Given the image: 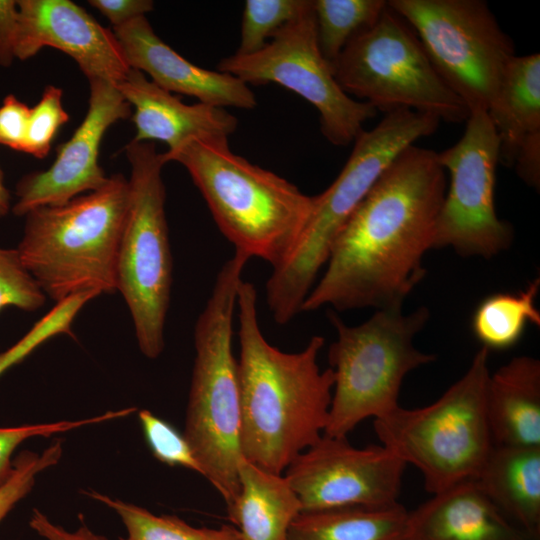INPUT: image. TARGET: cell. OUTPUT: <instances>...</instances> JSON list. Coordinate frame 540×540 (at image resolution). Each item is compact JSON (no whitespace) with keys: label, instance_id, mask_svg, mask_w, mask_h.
<instances>
[{"label":"cell","instance_id":"4","mask_svg":"<svg viewBox=\"0 0 540 540\" xmlns=\"http://www.w3.org/2000/svg\"><path fill=\"white\" fill-rule=\"evenodd\" d=\"M249 260L235 251L222 265L197 318L183 433L202 467V476L219 492L227 508L240 492L241 403L232 337L238 286Z\"/></svg>","mask_w":540,"mask_h":540},{"label":"cell","instance_id":"24","mask_svg":"<svg viewBox=\"0 0 540 540\" xmlns=\"http://www.w3.org/2000/svg\"><path fill=\"white\" fill-rule=\"evenodd\" d=\"M408 511L391 507L301 512L286 540H405Z\"/></svg>","mask_w":540,"mask_h":540},{"label":"cell","instance_id":"30","mask_svg":"<svg viewBox=\"0 0 540 540\" xmlns=\"http://www.w3.org/2000/svg\"><path fill=\"white\" fill-rule=\"evenodd\" d=\"M62 453V442L55 440L41 453L24 450L13 460L12 473L0 487V523L31 491L36 477L59 462Z\"/></svg>","mask_w":540,"mask_h":540},{"label":"cell","instance_id":"29","mask_svg":"<svg viewBox=\"0 0 540 540\" xmlns=\"http://www.w3.org/2000/svg\"><path fill=\"white\" fill-rule=\"evenodd\" d=\"M135 411V407H126L80 420L0 428V487L9 479L12 473L13 461L11 458L15 449L25 440L37 436L49 437L83 426L120 419L131 415Z\"/></svg>","mask_w":540,"mask_h":540},{"label":"cell","instance_id":"18","mask_svg":"<svg viewBox=\"0 0 540 540\" xmlns=\"http://www.w3.org/2000/svg\"><path fill=\"white\" fill-rule=\"evenodd\" d=\"M114 85L134 108L131 116L136 141H160L168 146L167 151H171L191 138L204 135L229 137L237 129V118L225 108L201 102L185 104L139 70L130 68Z\"/></svg>","mask_w":540,"mask_h":540},{"label":"cell","instance_id":"3","mask_svg":"<svg viewBox=\"0 0 540 540\" xmlns=\"http://www.w3.org/2000/svg\"><path fill=\"white\" fill-rule=\"evenodd\" d=\"M162 157L186 168L236 252L273 269L289 256L309 219L313 196L235 154L225 135L191 138Z\"/></svg>","mask_w":540,"mask_h":540},{"label":"cell","instance_id":"27","mask_svg":"<svg viewBox=\"0 0 540 540\" xmlns=\"http://www.w3.org/2000/svg\"><path fill=\"white\" fill-rule=\"evenodd\" d=\"M312 7L320 50L333 68L346 45L378 20L387 1L313 0Z\"/></svg>","mask_w":540,"mask_h":540},{"label":"cell","instance_id":"15","mask_svg":"<svg viewBox=\"0 0 540 540\" xmlns=\"http://www.w3.org/2000/svg\"><path fill=\"white\" fill-rule=\"evenodd\" d=\"M85 118L72 137L57 149L46 170L25 174L16 184L11 212L25 216L47 205H60L102 187L108 180L99 164V151L106 131L115 122L132 115L130 104L113 83L90 80Z\"/></svg>","mask_w":540,"mask_h":540},{"label":"cell","instance_id":"21","mask_svg":"<svg viewBox=\"0 0 540 540\" xmlns=\"http://www.w3.org/2000/svg\"><path fill=\"white\" fill-rule=\"evenodd\" d=\"M515 526L540 536V447L493 445L473 479Z\"/></svg>","mask_w":540,"mask_h":540},{"label":"cell","instance_id":"39","mask_svg":"<svg viewBox=\"0 0 540 540\" xmlns=\"http://www.w3.org/2000/svg\"><path fill=\"white\" fill-rule=\"evenodd\" d=\"M513 166L518 176L527 185L539 189L540 186V134L527 139L520 147Z\"/></svg>","mask_w":540,"mask_h":540},{"label":"cell","instance_id":"13","mask_svg":"<svg viewBox=\"0 0 540 540\" xmlns=\"http://www.w3.org/2000/svg\"><path fill=\"white\" fill-rule=\"evenodd\" d=\"M464 134L437 153L450 183L439 212L433 248L451 247L463 257L491 258L513 241L512 225L495 209L498 134L483 110L470 111Z\"/></svg>","mask_w":540,"mask_h":540},{"label":"cell","instance_id":"38","mask_svg":"<svg viewBox=\"0 0 540 540\" xmlns=\"http://www.w3.org/2000/svg\"><path fill=\"white\" fill-rule=\"evenodd\" d=\"M29 525L44 540H109L82 523L76 530L68 531L53 523L44 513L34 509Z\"/></svg>","mask_w":540,"mask_h":540},{"label":"cell","instance_id":"37","mask_svg":"<svg viewBox=\"0 0 540 540\" xmlns=\"http://www.w3.org/2000/svg\"><path fill=\"white\" fill-rule=\"evenodd\" d=\"M18 32L17 0H0V66L10 67L16 59Z\"/></svg>","mask_w":540,"mask_h":540},{"label":"cell","instance_id":"6","mask_svg":"<svg viewBox=\"0 0 540 540\" xmlns=\"http://www.w3.org/2000/svg\"><path fill=\"white\" fill-rule=\"evenodd\" d=\"M439 123L433 115L399 109L386 113L374 128L355 138L337 178L313 196L309 219L293 250L272 269L266 282L267 305L278 325L302 312L339 232L383 172L403 149L432 135Z\"/></svg>","mask_w":540,"mask_h":540},{"label":"cell","instance_id":"32","mask_svg":"<svg viewBox=\"0 0 540 540\" xmlns=\"http://www.w3.org/2000/svg\"><path fill=\"white\" fill-rule=\"evenodd\" d=\"M63 91L47 85L38 103L31 108L23 152L45 158L58 130L69 121L62 103Z\"/></svg>","mask_w":540,"mask_h":540},{"label":"cell","instance_id":"20","mask_svg":"<svg viewBox=\"0 0 540 540\" xmlns=\"http://www.w3.org/2000/svg\"><path fill=\"white\" fill-rule=\"evenodd\" d=\"M486 410L494 445L540 447V361L516 356L490 374Z\"/></svg>","mask_w":540,"mask_h":540},{"label":"cell","instance_id":"40","mask_svg":"<svg viewBox=\"0 0 540 540\" xmlns=\"http://www.w3.org/2000/svg\"><path fill=\"white\" fill-rule=\"evenodd\" d=\"M11 196L5 184L4 173L0 167V217L6 216L11 212Z\"/></svg>","mask_w":540,"mask_h":540},{"label":"cell","instance_id":"19","mask_svg":"<svg viewBox=\"0 0 540 540\" xmlns=\"http://www.w3.org/2000/svg\"><path fill=\"white\" fill-rule=\"evenodd\" d=\"M405 540H535L490 501L473 479L408 512Z\"/></svg>","mask_w":540,"mask_h":540},{"label":"cell","instance_id":"33","mask_svg":"<svg viewBox=\"0 0 540 540\" xmlns=\"http://www.w3.org/2000/svg\"><path fill=\"white\" fill-rule=\"evenodd\" d=\"M45 301L46 295L24 266L16 248L0 246V311L12 306L33 312Z\"/></svg>","mask_w":540,"mask_h":540},{"label":"cell","instance_id":"9","mask_svg":"<svg viewBox=\"0 0 540 540\" xmlns=\"http://www.w3.org/2000/svg\"><path fill=\"white\" fill-rule=\"evenodd\" d=\"M125 154L129 199L117 255V291L128 306L140 351L156 359L165 344L173 272L162 179L166 163L153 142L132 139Z\"/></svg>","mask_w":540,"mask_h":540},{"label":"cell","instance_id":"2","mask_svg":"<svg viewBox=\"0 0 540 540\" xmlns=\"http://www.w3.org/2000/svg\"><path fill=\"white\" fill-rule=\"evenodd\" d=\"M241 403L240 449L255 465L282 474L315 444L327 425L334 386L329 367L317 359L324 338L311 337L304 349L288 353L272 346L258 321L257 291L242 279L238 286Z\"/></svg>","mask_w":540,"mask_h":540},{"label":"cell","instance_id":"5","mask_svg":"<svg viewBox=\"0 0 540 540\" xmlns=\"http://www.w3.org/2000/svg\"><path fill=\"white\" fill-rule=\"evenodd\" d=\"M128 199V179L116 173L97 190L24 216L16 250L46 297L60 303L77 295L117 291V255Z\"/></svg>","mask_w":540,"mask_h":540},{"label":"cell","instance_id":"28","mask_svg":"<svg viewBox=\"0 0 540 540\" xmlns=\"http://www.w3.org/2000/svg\"><path fill=\"white\" fill-rule=\"evenodd\" d=\"M312 7V0H247L244 4L241 40L235 54L262 49L267 39Z\"/></svg>","mask_w":540,"mask_h":540},{"label":"cell","instance_id":"35","mask_svg":"<svg viewBox=\"0 0 540 540\" xmlns=\"http://www.w3.org/2000/svg\"><path fill=\"white\" fill-rule=\"evenodd\" d=\"M31 107L14 94L0 105V145L23 152Z\"/></svg>","mask_w":540,"mask_h":540},{"label":"cell","instance_id":"36","mask_svg":"<svg viewBox=\"0 0 540 540\" xmlns=\"http://www.w3.org/2000/svg\"><path fill=\"white\" fill-rule=\"evenodd\" d=\"M88 3L101 12L113 27L145 16L154 8V2L151 0H89Z\"/></svg>","mask_w":540,"mask_h":540},{"label":"cell","instance_id":"22","mask_svg":"<svg viewBox=\"0 0 540 540\" xmlns=\"http://www.w3.org/2000/svg\"><path fill=\"white\" fill-rule=\"evenodd\" d=\"M238 474L240 492L227 513L242 540H286L292 522L302 511L286 477L244 457Z\"/></svg>","mask_w":540,"mask_h":540},{"label":"cell","instance_id":"17","mask_svg":"<svg viewBox=\"0 0 540 540\" xmlns=\"http://www.w3.org/2000/svg\"><path fill=\"white\" fill-rule=\"evenodd\" d=\"M130 68L169 91L195 97L216 107L254 109L257 99L239 78L199 67L182 57L154 32L146 16L113 27Z\"/></svg>","mask_w":540,"mask_h":540},{"label":"cell","instance_id":"16","mask_svg":"<svg viewBox=\"0 0 540 540\" xmlns=\"http://www.w3.org/2000/svg\"><path fill=\"white\" fill-rule=\"evenodd\" d=\"M16 59L25 61L52 47L71 57L90 80L113 84L130 67L113 31L70 0H17Z\"/></svg>","mask_w":540,"mask_h":540},{"label":"cell","instance_id":"1","mask_svg":"<svg viewBox=\"0 0 540 540\" xmlns=\"http://www.w3.org/2000/svg\"><path fill=\"white\" fill-rule=\"evenodd\" d=\"M437 152L403 149L347 220L302 312L399 309L424 278L446 193Z\"/></svg>","mask_w":540,"mask_h":540},{"label":"cell","instance_id":"11","mask_svg":"<svg viewBox=\"0 0 540 540\" xmlns=\"http://www.w3.org/2000/svg\"><path fill=\"white\" fill-rule=\"evenodd\" d=\"M419 38L434 69L470 111H487L504 69L516 55L512 39L482 0H390Z\"/></svg>","mask_w":540,"mask_h":540},{"label":"cell","instance_id":"10","mask_svg":"<svg viewBox=\"0 0 540 540\" xmlns=\"http://www.w3.org/2000/svg\"><path fill=\"white\" fill-rule=\"evenodd\" d=\"M349 96L389 113L409 109L461 123L469 110L434 69L409 24L387 4L378 20L356 35L333 64Z\"/></svg>","mask_w":540,"mask_h":540},{"label":"cell","instance_id":"34","mask_svg":"<svg viewBox=\"0 0 540 540\" xmlns=\"http://www.w3.org/2000/svg\"><path fill=\"white\" fill-rule=\"evenodd\" d=\"M94 298L95 296L91 294H82L57 303L56 307L37 323L25 337L6 352L0 354V375L9 367L20 362L49 337L62 332L72 335L70 324L74 316L86 302Z\"/></svg>","mask_w":540,"mask_h":540},{"label":"cell","instance_id":"7","mask_svg":"<svg viewBox=\"0 0 540 540\" xmlns=\"http://www.w3.org/2000/svg\"><path fill=\"white\" fill-rule=\"evenodd\" d=\"M489 351L481 347L465 374L432 404L401 406L374 419L381 445L422 474L436 494L474 479L494 443L487 418Z\"/></svg>","mask_w":540,"mask_h":540},{"label":"cell","instance_id":"23","mask_svg":"<svg viewBox=\"0 0 540 540\" xmlns=\"http://www.w3.org/2000/svg\"><path fill=\"white\" fill-rule=\"evenodd\" d=\"M487 114L500 141V161L513 166L522 144L540 134V55H515L506 65Z\"/></svg>","mask_w":540,"mask_h":540},{"label":"cell","instance_id":"8","mask_svg":"<svg viewBox=\"0 0 540 540\" xmlns=\"http://www.w3.org/2000/svg\"><path fill=\"white\" fill-rule=\"evenodd\" d=\"M429 316L425 307L410 314L402 308L384 309L360 325L349 326L329 311L337 339L328 351L334 386L324 435L347 437L363 420L380 418L400 406L405 376L435 360L413 344Z\"/></svg>","mask_w":540,"mask_h":540},{"label":"cell","instance_id":"31","mask_svg":"<svg viewBox=\"0 0 540 540\" xmlns=\"http://www.w3.org/2000/svg\"><path fill=\"white\" fill-rule=\"evenodd\" d=\"M138 418L148 447L157 460L169 466H181L203 474L184 434L149 410H140Z\"/></svg>","mask_w":540,"mask_h":540},{"label":"cell","instance_id":"14","mask_svg":"<svg viewBox=\"0 0 540 540\" xmlns=\"http://www.w3.org/2000/svg\"><path fill=\"white\" fill-rule=\"evenodd\" d=\"M406 463L383 445L357 448L347 437H322L286 468L302 511L379 509L398 504Z\"/></svg>","mask_w":540,"mask_h":540},{"label":"cell","instance_id":"25","mask_svg":"<svg viewBox=\"0 0 540 540\" xmlns=\"http://www.w3.org/2000/svg\"><path fill=\"white\" fill-rule=\"evenodd\" d=\"M539 288L537 277L523 290L494 293L479 303L471 329L482 347L488 351L507 350L519 342L528 324L540 326V312L535 305Z\"/></svg>","mask_w":540,"mask_h":540},{"label":"cell","instance_id":"26","mask_svg":"<svg viewBox=\"0 0 540 540\" xmlns=\"http://www.w3.org/2000/svg\"><path fill=\"white\" fill-rule=\"evenodd\" d=\"M94 500L112 509L126 528L117 540H242L236 527H194L175 515H155L133 503L96 492L85 491Z\"/></svg>","mask_w":540,"mask_h":540},{"label":"cell","instance_id":"12","mask_svg":"<svg viewBox=\"0 0 540 540\" xmlns=\"http://www.w3.org/2000/svg\"><path fill=\"white\" fill-rule=\"evenodd\" d=\"M217 68L248 86L277 84L298 94L318 111L323 136L336 146L354 142L378 112L338 84L318 44L313 7L278 30L259 51L223 58Z\"/></svg>","mask_w":540,"mask_h":540}]
</instances>
